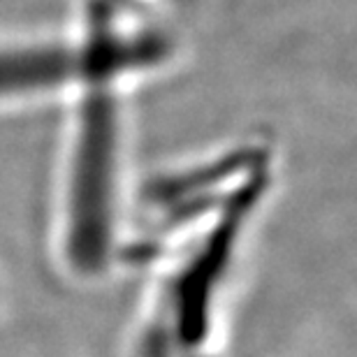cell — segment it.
<instances>
[{
  "mask_svg": "<svg viewBox=\"0 0 357 357\" xmlns=\"http://www.w3.org/2000/svg\"><path fill=\"white\" fill-rule=\"evenodd\" d=\"M121 91L77 96L68 132L59 216L66 267L82 278L102 276L121 253L126 230V130Z\"/></svg>",
  "mask_w": 357,
  "mask_h": 357,
  "instance_id": "6da1fadb",
  "label": "cell"
},
{
  "mask_svg": "<svg viewBox=\"0 0 357 357\" xmlns=\"http://www.w3.org/2000/svg\"><path fill=\"white\" fill-rule=\"evenodd\" d=\"M89 91L73 40H0V105L40 102Z\"/></svg>",
  "mask_w": 357,
  "mask_h": 357,
  "instance_id": "7a4b0ae2",
  "label": "cell"
}]
</instances>
